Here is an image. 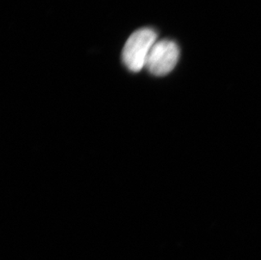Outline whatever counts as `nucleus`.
Instances as JSON below:
<instances>
[{
  "label": "nucleus",
  "mask_w": 261,
  "mask_h": 260,
  "mask_svg": "<svg viewBox=\"0 0 261 260\" xmlns=\"http://www.w3.org/2000/svg\"><path fill=\"white\" fill-rule=\"evenodd\" d=\"M158 35L150 28H142L134 32L123 47V64L132 72L141 71L145 67L148 55L155 45Z\"/></svg>",
  "instance_id": "obj_1"
},
{
  "label": "nucleus",
  "mask_w": 261,
  "mask_h": 260,
  "mask_svg": "<svg viewBox=\"0 0 261 260\" xmlns=\"http://www.w3.org/2000/svg\"><path fill=\"white\" fill-rule=\"evenodd\" d=\"M179 47L171 40L155 42L148 55L145 68L155 76H164L173 71L179 59Z\"/></svg>",
  "instance_id": "obj_2"
}]
</instances>
